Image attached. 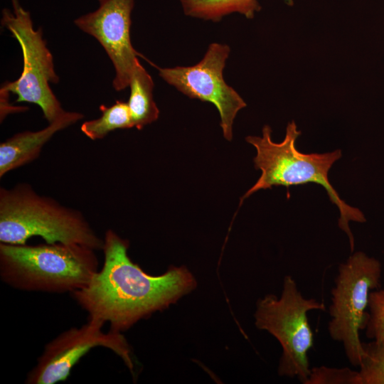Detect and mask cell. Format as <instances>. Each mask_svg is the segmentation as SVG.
Instances as JSON below:
<instances>
[{"label": "cell", "instance_id": "obj_9", "mask_svg": "<svg viewBox=\"0 0 384 384\" xmlns=\"http://www.w3.org/2000/svg\"><path fill=\"white\" fill-rule=\"evenodd\" d=\"M230 53L228 45L212 43L203 58L194 65L158 68L159 76L183 95L216 107L223 134L228 141L233 139V124L238 112L246 107L244 100L223 78Z\"/></svg>", "mask_w": 384, "mask_h": 384}, {"label": "cell", "instance_id": "obj_13", "mask_svg": "<svg viewBox=\"0 0 384 384\" xmlns=\"http://www.w3.org/2000/svg\"><path fill=\"white\" fill-rule=\"evenodd\" d=\"M186 16L218 22L238 13L252 19L262 6L258 0H178Z\"/></svg>", "mask_w": 384, "mask_h": 384}, {"label": "cell", "instance_id": "obj_8", "mask_svg": "<svg viewBox=\"0 0 384 384\" xmlns=\"http://www.w3.org/2000/svg\"><path fill=\"white\" fill-rule=\"evenodd\" d=\"M105 323L87 318L79 328H70L49 343L38 357L36 366L26 378V384H55L65 381L73 367L95 347L107 348L121 358L133 371L132 351L126 338L119 332L102 330Z\"/></svg>", "mask_w": 384, "mask_h": 384}, {"label": "cell", "instance_id": "obj_10", "mask_svg": "<svg viewBox=\"0 0 384 384\" xmlns=\"http://www.w3.org/2000/svg\"><path fill=\"white\" fill-rule=\"evenodd\" d=\"M96 10L74 21L77 27L101 44L115 70L112 82L117 91L125 90L138 60L142 56L130 38L131 14L134 0H98Z\"/></svg>", "mask_w": 384, "mask_h": 384}, {"label": "cell", "instance_id": "obj_3", "mask_svg": "<svg viewBox=\"0 0 384 384\" xmlns=\"http://www.w3.org/2000/svg\"><path fill=\"white\" fill-rule=\"evenodd\" d=\"M99 270L95 250L79 244L0 243V277L18 290L72 293Z\"/></svg>", "mask_w": 384, "mask_h": 384}, {"label": "cell", "instance_id": "obj_4", "mask_svg": "<svg viewBox=\"0 0 384 384\" xmlns=\"http://www.w3.org/2000/svg\"><path fill=\"white\" fill-rule=\"evenodd\" d=\"M39 236L47 243L79 244L102 250L103 238L81 212L36 192L26 183L0 188V242L24 245Z\"/></svg>", "mask_w": 384, "mask_h": 384}, {"label": "cell", "instance_id": "obj_16", "mask_svg": "<svg viewBox=\"0 0 384 384\" xmlns=\"http://www.w3.org/2000/svg\"><path fill=\"white\" fill-rule=\"evenodd\" d=\"M365 330L368 338L384 340V289L378 288L370 294Z\"/></svg>", "mask_w": 384, "mask_h": 384}, {"label": "cell", "instance_id": "obj_11", "mask_svg": "<svg viewBox=\"0 0 384 384\" xmlns=\"http://www.w3.org/2000/svg\"><path fill=\"white\" fill-rule=\"evenodd\" d=\"M83 114L65 111L56 119L38 131L14 134L0 144V177L36 159L43 146L58 132L82 119Z\"/></svg>", "mask_w": 384, "mask_h": 384}, {"label": "cell", "instance_id": "obj_2", "mask_svg": "<svg viewBox=\"0 0 384 384\" xmlns=\"http://www.w3.org/2000/svg\"><path fill=\"white\" fill-rule=\"evenodd\" d=\"M294 121L289 122L285 137L279 143L271 137L272 129L268 125L262 128V136H248L246 141L257 151L254 158L255 168L262 174L257 182L245 193L242 201L255 192L273 186L289 187L308 183L323 186L328 196L340 212L338 227L348 236L351 250L354 249V238L349 228V221L365 223L364 214L358 209L345 203L334 188L329 179V171L338 160L342 153L340 149L323 154H304L296 148V140L301 134Z\"/></svg>", "mask_w": 384, "mask_h": 384}, {"label": "cell", "instance_id": "obj_14", "mask_svg": "<svg viewBox=\"0 0 384 384\" xmlns=\"http://www.w3.org/2000/svg\"><path fill=\"white\" fill-rule=\"evenodd\" d=\"M102 115L81 125L82 132L92 140L101 139L118 129L134 127L127 102L116 101L110 107L101 105Z\"/></svg>", "mask_w": 384, "mask_h": 384}, {"label": "cell", "instance_id": "obj_18", "mask_svg": "<svg viewBox=\"0 0 384 384\" xmlns=\"http://www.w3.org/2000/svg\"><path fill=\"white\" fill-rule=\"evenodd\" d=\"M284 2L287 4L289 6H292L294 5V0H283Z\"/></svg>", "mask_w": 384, "mask_h": 384}, {"label": "cell", "instance_id": "obj_17", "mask_svg": "<svg viewBox=\"0 0 384 384\" xmlns=\"http://www.w3.org/2000/svg\"><path fill=\"white\" fill-rule=\"evenodd\" d=\"M305 384H361L358 370L349 368L314 367Z\"/></svg>", "mask_w": 384, "mask_h": 384}, {"label": "cell", "instance_id": "obj_12", "mask_svg": "<svg viewBox=\"0 0 384 384\" xmlns=\"http://www.w3.org/2000/svg\"><path fill=\"white\" fill-rule=\"evenodd\" d=\"M129 87L130 95L127 103L132 118L134 127L142 129L158 119L159 110L153 98V80L139 59L134 65Z\"/></svg>", "mask_w": 384, "mask_h": 384}, {"label": "cell", "instance_id": "obj_1", "mask_svg": "<svg viewBox=\"0 0 384 384\" xmlns=\"http://www.w3.org/2000/svg\"><path fill=\"white\" fill-rule=\"evenodd\" d=\"M103 265L85 287L71 296L90 319L122 333L138 321L167 308L196 286L184 267L158 276L147 274L128 255L129 242L111 229L103 238Z\"/></svg>", "mask_w": 384, "mask_h": 384}, {"label": "cell", "instance_id": "obj_7", "mask_svg": "<svg viewBox=\"0 0 384 384\" xmlns=\"http://www.w3.org/2000/svg\"><path fill=\"white\" fill-rule=\"evenodd\" d=\"M11 5L12 11L6 8L2 10L1 23L20 45L23 70L16 80L4 83L3 87L17 95L16 102L38 105L44 118L52 122L65 112L50 87V83L59 81L53 56L41 28H33L30 13L19 0H11Z\"/></svg>", "mask_w": 384, "mask_h": 384}, {"label": "cell", "instance_id": "obj_15", "mask_svg": "<svg viewBox=\"0 0 384 384\" xmlns=\"http://www.w3.org/2000/svg\"><path fill=\"white\" fill-rule=\"evenodd\" d=\"M363 348L358 367L361 384H384V340L363 342Z\"/></svg>", "mask_w": 384, "mask_h": 384}, {"label": "cell", "instance_id": "obj_6", "mask_svg": "<svg viewBox=\"0 0 384 384\" xmlns=\"http://www.w3.org/2000/svg\"><path fill=\"white\" fill-rule=\"evenodd\" d=\"M382 272L378 260L356 252L339 265L331 290L327 330L332 340L342 344L354 367L361 363L363 348L360 332L366 328L370 294L379 288Z\"/></svg>", "mask_w": 384, "mask_h": 384}, {"label": "cell", "instance_id": "obj_5", "mask_svg": "<svg viewBox=\"0 0 384 384\" xmlns=\"http://www.w3.org/2000/svg\"><path fill=\"white\" fill-rule=\"evenodd\" d=\"M314 310H326L325 304L304 297L294 279L286 275L279 297L267 294L260 299L254 315L256 327L269 332L281 345L279 375L297 378L304 384L311 369L308 353L314 339L308 313Z\"/></svg>", "mask_w": 384, "mask_h": 384}]
</instances>
